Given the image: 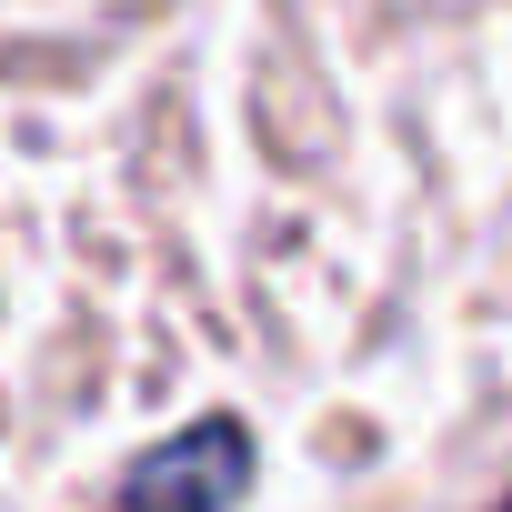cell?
Instances as JSON below:
<instances>
[{
  "label": "cell",
  "instance_id": "obj_1",
  "mask_svg": "<svg viewBox=\"0 0 512 512\" xmlns=\"http://www.w3.org/2000/svg\"><path fill=\"white\" fill-rule=\"evenodd\" d=\"M251 492V432L231 412H201L191 432L151 442L121 472V512H231Z\"/></svg>",
  "mask_w": 512,
  "mask_h": 512
},
{
  "label": "cell",
  "instance_id": "obj_2",
  "mask_svg": "<svg viewBox=\"0 0 512 512\" xmlns=\"http://www.w3.org/2000/svg\"><path fill=\"white\" fill-rule=\"evenodd\" d=\"M492 512H512V502H492Z\"/></svg>",
  "mask_w": 512,
  "mask_h": 512
}]
</instances>
